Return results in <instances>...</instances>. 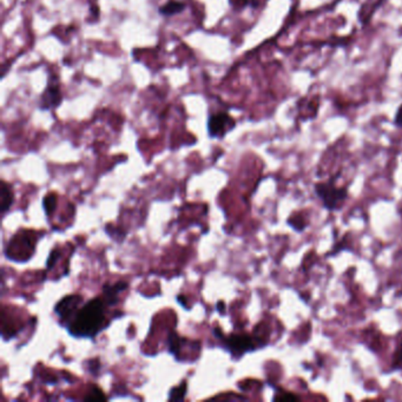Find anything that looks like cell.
Masks as SVG:
<instances>
[{
    "mask_svg": "<svg viewBox=\"0 0 402 402\" xmlns=\"http://www.w3.org/2000/svg\"><path fill=\"white\" fill-rule=\"evenodd\" d=\"M81 301H83V298H81V295H69V296L63 298L56 305L54 312L58 315L61 321H66V325H67L76 316Z\"/></svg>",
    "mask_w": 402,
    "mask_h": 402,
    "instance_id": "3",
    "label": "cell"
},
{
    "mask_svg": "<svg viewBox=\"0 0 402 402\" xmlns=\"http://www.w3.org/2000/svg\"><path fill=\"white\" fill-rule=\"evenodd\" d=\"M288 225L296 232H303L307 227V220L301 213L293 214L288 218Z\"/></svg>",
    "mask_w": 402,
    "mask_h": 402,
    "instance_id": "10",
    "label": "cell"
},
{
    "mask_svg": "<svg viewBox=\"0 0 402 402\" xmlns=\"http://www.w3.org/2000/svg\"><path fill=\"white\" fill-rule=\"evenodd\" d=\"M104 321L105 300L97 298L79 308L74 320L66 327L74 337H93L105 328Z\"/></svg>",
    "mask_w": 402,
    "mask_h": 402,
    "instance_id": "1",
    "label": "cell"
},
{
    "mask_svg": "<svg viewBox=\"0 0 402 402\" xmlns=\"http://www.w3.org/2000/svg\"><path fill=\"white\" fill-rule=\"evenodd\" d=\"M217 309H218L220 313H225V302H218V303H217Z\"/></svg>",
    "mask_w": 402,
    "mask_h": 402,
    "instance_id": "18",
    "label": "cell"
},
{
    "mask_svg": "<svg viewBox=\"0 0 402 402\" xmlns=\"http://www.w3.org/2000/svg\"><path fill=\"white\" fill-rule=\"evenodd\" d=\"M184 8H186V5L182 4V3L171 0L162 8H159V13L163 15V16H174V15H177L179 12H182Z\"/></svg>",
    "mask_w": 402,
    "mask_h": 402,
    "instance_id": "9",
    "label": "cell"
},
{
    "mask_svg": "<svg viewBox=\"0 0 402 402\" xmlns=\"http://www.w3.org/2000/svg\"><path fill=\"white\" fill-rule=\"evenodd\" d=\"M225 344L234 355H243L244 353L252 352L256 348L255 342L248 335H230L225 340Z\"/></svg>",
    "mask_w": 402,
    "mask_h": 402,
    "instance_id": "5",
    "label": "cell"
},
{
    "mask_svg": "<svg viewBox=\"0 0 402 402\" xmlns=\"http://www.w3.org/2000/svg\"><path fill=\"white\" fill-rule=\"evenodd\" d=\"M394 124L398 128H402V105H400L398 111L395 113Z\"/></svg>",
    "mask_w": 402,
    "mask_h": 402,
    "instance_id": "17",
    "label": "cell"
},
{
    "mask_svg": "<svg viewBox=\"0 0 402 402\" xmlns=\"http://www.w3.org/2000/svg\"><path fill=\"white\" fill-rule=\"evenodd\" d=\"M62 91L58 84H49L39 101V108L43 110L57 108L62 103Z\"/></svg>",
    "mask_w": 402,
    "mask_h": 402,
    "instance_id": "6",
    "label": "cell"
},
{
    "mask_svg": "<svg viewBox=\"0 0 402 402\" xmlns=\"http://www.w3.org/2000/svg\"><path fill=\"white\" fill-rule=\"evenodd\" d=\"M214 332H215V335H217V337H220V339H223V334H222V332H220V328L214 329Z\"/></svg>",
    "mask_w": 402,
    "mask_h": 402,
    "instance_id": "19",
    "label": "cell"
},
{
    "mask_svg": "<svg viewBox=\"0 0 402 402\" xmlns=\"http://www.w3.org/2000/svg\"><path fill=\"white\" fill-rule=\"evenodd\" d=\"M393 367L395 369L402 368V342L399 344L398 348L394 353V359H393Z\"/></svg>",
    "mask_w": 402,
    "mask_h": 402,
    "instance_id": "14",
    "label": "cell"
},
{
    "mask_svg": "<svg viewBox=\"0 0 402 402\" xmlns=\"http://www.w3.org/2000/svg\"><path fill=\"white\" fill-rule=\"evenodd\" d=\"M59 256H61V252L57 250V249H54V250L50 252V256H49L47 262V266L49 269L54 267V264L56 263V261L59 259Z\"/></svg>",
    "mask_w": 402,
    "mask_h": 402,
    "instance_id": "15",
    "label": "cell"
},
{
    "mask_svg": "<svg viewBox=\"0 0 402 402\" xmlns=\"http://www.w3.org/2000/svg\"><path fill=\"white\" fill-rule=\"evenodd\" d=\"M234 127H235V120H232V117L229 116L227 113L213 115V116H210L209 122H208L209 135L211 137H217V138L223 137L227 132L232 130Z\"/></svg>",
    "mask_w": 402,
    "mask_h": 402,
    "instance_id": "4",
    "label": "cell"
},
{
    "mask_svg": "<svg viewBox=\"0 0 402 402\" xmlns=\"http://www.w3.org/2000/svg\"><path fill=\"white\" fill-rule=\"evenodd\" d=\"M86 401H103V400H106V396L103 394V392L99 388L95 387L93 392H91V394L86 396Z\"/></svg>",
    "mask_w": 402,
    "mask_h": 402,
    "instance_id": "13",
    "label": "cell"
},
{
    "mask_svg": "<svg viewBox=\"0 0 402 402\" xmlns=\"http://www.w3.org/2000/svg\"><path fill=\"white\" fill-rule=\"evenodd\" d=\"M186 388H188V385H186V381H183L179 386L174 387L170 391V394H169V400L170 401H182L186 398Z\"/></svg>",
    "mask_w": 402,
    "mask_h": 402,
    "instance_id": "11",
    "label": "cell"
},
{
    "mask_svg": "<svg viewBox=\"0 0 402 402\" xmlns=\"http://www.w3.org/2000/svg\"><path fill=\"white\" fill-rule=\"evenodd\" d=\"M128 288V283L120 281V282L115 283V284H105L103 287V293H104V300L108 305L113 306L116 305L118 301V294L122 293L123 290Z\"/></svg>",
    "mask_w": 402,
    "mask_h": 402,
    "instance_id": "7",
    "label": "cell"
},
{
    "mask_svg": "<svg viewBox=\"0 0 402 402\" xmlns=\"http://www.w3.org/2000/svg\"><path fill=\"white\" fill-rule=\"evenodd\" d=\"M15 201V195L12 186H8L6 182H1V189H0V210L1 214H5L11 208Z\"/></svg>",
    "mask_w": 402,
    "mask_h": 402,
    "instance_id": "8",
    "label": "cell"
},
{
    "mask_svg": "<svg viewBox=\"0 0 402 402\" xmlns=\"http://www.w3.org/2000/svg\"><path fill=\"white\" fill-rule=\"evenodd\" d=\"M274 400H289V401H296V400H300L298 395L293 394V393H287L284 392V394H278L275 396Z\"/></svg>",
    "mask_w": 402,
    "mask_h": 402,
    "instance_id": "16",
    "label": "cell"
},
{
    "mask_svg": "<svg viewBox=\"0 0 402 402\" xmlns=\"http://www.w3.org/2000/svg\"><path fill=\"white\" fill-rule=\"evenodd\" d=\"M315 193L319 198H321L325 209L337 210L344 204L348 198V191L346 188H337L334 181L317 183L315 184Z\"/></svg>",
    "mask_w": 402,
    "mask_h": 402,
    "instance_id": "2",
    "label": "cell"
},
{
    "mask_svg": "<svg viewBox=\"0 0 402 402\" xmlns=\"http://www.w3.org/2000/svg\"><path fill=\"white\" fill-rule=\"evenodd\" d=\"M56 204H57V196L54 193H50V195H47L44 198L43 208L47 215L51 216L54 214V209H56Z\"/></svg>",
    "mask_w": 402,
    "mask_h": 402,
    "instance_id": "12",
    "label": "cell"
}]
</instances>
